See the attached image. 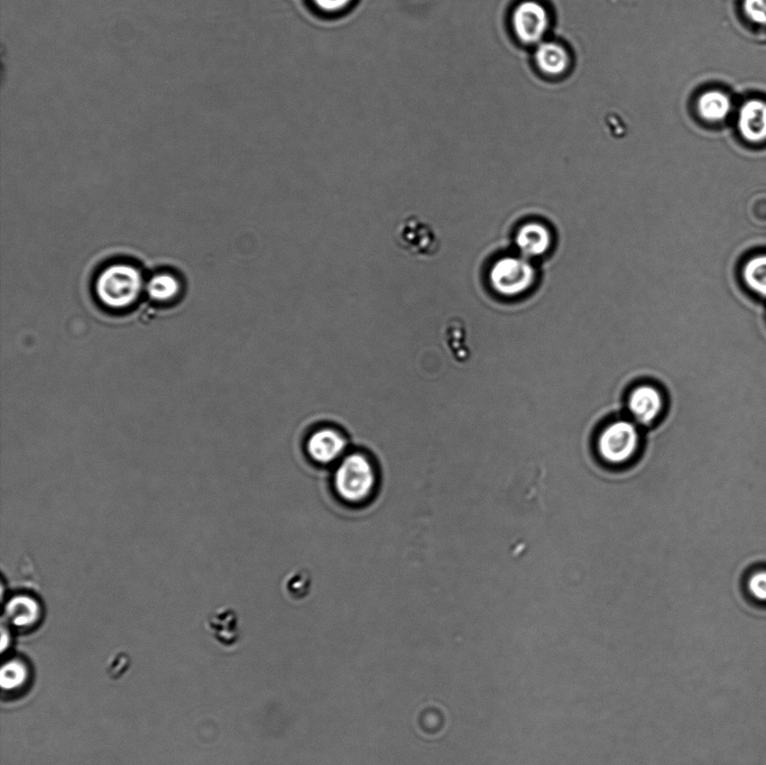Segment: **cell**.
I'll list each match as a JSON object with an SVG mask.
<instances>
[{"instance_id": "cell-6", "label": "cell", "mask_w": 766, "mask_h": 765, "mask_svg": "<svg viewBox=\"0 0 766 765\" xmlns=\"http://www.w3.org/2000/svg\"><path fill=\"white\" fill-rule=\"evenodd\" d=\"M549 23L547 9L534 0L520 4L513 13L514 32L524 43H539L548 32Z\"/></svg>"}, {"instance_id": "cell-3", "label": "cell", "mask_w": 766, "mask_h": 765, "mask_svg": "<svg viewBox=\"0 0 766 765\" xmlns=\"http://www.w3.org/2000/svg\"><path fill=\"white\" fill-rule=\"evenodd\" d=\"M535 275L537 273L528 258L506 256L493 265L489 281L498 294L514 298L531 289Z\"/></svg>"}, {"instance_id": "cell-2", "label": "cell", "mask_w": 766, "mask_h": 765, "mask_svg": "<svg viewBox=\"0 0 766 765\" xmlns=\"http://www.w3.org/2000/svg\"><path fill=\"white\" fill-rule=\"evenodd\" d=\"M375 482L373 465L359 454L347 457L338 468L335 478L339 495L352 503L365 501L372 494Z\"/></svg>"}, {"instance_id": "cell-11", "label": "cell", "mask_w": 766, "mask_h": 765, "mask_svg": "<svg viewBox=\"0 0 766 765\" xmlns=\"http://www.w3.org/2000/svg\"><path fill=\"white\" fill-rule=\"evenodd\" d=\"M515 242L523 257H539L548 252L551 246V234L542 224H526L520 228Z\"/></svg>"}, {"instance_id": "cell-5", "label": "cell", "mask_w": 766, "mask_h": 765, "mask_svg": "<svg viewBox=\"0 0 766 765\" xmlns=\"http://www.w3.org/2000/svg\"><path fill=\"white\" fill-rule=\"evenodd\" d=\"M640 435L629 421H616L602 432L598 439V450L606 463L622 465L633 458L638 451Z\"/></svg>"}, {"instance_id": "cell-10", "label": "cell", "mask_w": 766, "mask_h": 765, "mask_svg": "<svg viewBox=\"0 0 766 765\" xmlns=\"http://www.w3.org/2000/svg\"><path fill=\"white\" fill-rule=\"evenodd\" d=\"M346 442L340 433L323 429L313 433L308 442L310 456L321 464H329L343 454Z\"/></svg>"}, {"instance_id": "cell-17", "label": "cell", "mask_w": 766, "mask_h": 765, "mask_svg": "<svg viewBox=\"0 0 766 765\" xmlns=\"http://www.w3.org/2000/svg\"><path fill=\"white\" fill-rule=\"evenodd\" d=\"M743 276L751 290L766 298V255L753 257L747 262Z\"/></svg>"}, {"instance_id": "cell-21", "label": "cell", "mask_w": 766, "mask_h": 765, "mask_svg": "<svg viewBox=\"0 0 766 765\" xmlns=\"http://www.w3.org/2000/svg\"><path fill=\"white\" fill-rule=\"evenodd\" d=\"M7 643H11V638L8 637L6 630L3 629V633H2V651L3 652L7 649Z\"/></svg>"}, {"instance_id": "cell-7", "label": "cell", "mask_w": 766, "mask_h": 765, "mask_svg": "<svg viewBox=\"0 0 766 765\" xmlns=\"http://www.w3.org/2000/svg\"><path fill=\"white\" fill-rule=\"evenodd\" d=\"M663 408V396L657 387L642 385L636 387L630 395L629 409L640 425H651L659 418Z\"/></svg>"}, {"instance_id": "cell-4", "label": "cell", "mask_w": 766, "mask_h": 765, "mask_svg": "<svg viewBox=\"0 0 766 765\" xmlns=\"http://www.w3.org/2000/svg\"><path fill=\"white\" fill-rule=\"evenodd\" d=\"M395 242L406 254L420 260H430L441 250L436 228L414 215L403 219L396 228Z\"/></svg>"}, {"instance_id": "cell-12", "label": "cell", "mask_w": 766, "mask_h": 765, "mask_svg": "<svg viewBox=\"0 0 766 765\" xmlns=\"http://www.w3.org/2000/svg\"><path fill=\"white\" fill-rule=\"evenodd\" d=\"M208 629L215 639L226 647H232L239 640L237 614L232 608L221 607L209 616Z\"/></svg>"}, {"instance_id": "cell-9", "label": "cell", "mask_w": 766, "mask_h": 765, "mask_svg": "<svg viewBox=\"0 0 766 765\" xmlns=\"http://www.w3.org/2000/svg\"><path fill=\"white\" fill-rule=\"evenodd\" d=\"M5 617L9 624L16 629H32L39 623L42 608L38 601L30 595H16L9 599L5 606Z\"/></svg>"}, {"instance_id": "cell-16", "label": "cell", "mask_w": 766, "mask_h": 765, "mask_svg": "<svg viewBox=\"0 0 766 765\" xmlns=\"http://www.w3.org/2000/svg\"><path fill=\"white\" fill-rule=\"evenodd\" d=\"M27 680H29V668L21 660L6 662L0 672V685L5 691L21 689Z\"/></svg>"}, {"instance_id": "cell-8", "label": "cell", "mask_w": 766, "mask_h": 765, "mask_svg": "<svg viewBox=\"0 0 766 765\" xmlns=\"http://www.w3.org/2000/svg\"><path fill=\"white\" fill-rule=\"evenodd\" d=\"M737 124L746 141H766V103L759 99L746 101L738 115Z\"/></svg>"}, {"instance_id": "cell-18", "label": "cell", "mask_w": 766, "mask_h": 765, "mask_svg": "<svg viewBox=\"0 0 766 765\" xmlns=\"http://www.w3.org/2000/svg\"><path fill=\"white\" fill-rule=\"evenodd\" d=\"M743 5L751 21L766 26V0H744Z\"/></svg>"}, {"instance_id": "cell-20", "label": "cell", "mask_w": 766, "mask_h": 765, "mask_svg": "<svg viewBox=\"0 0 766 765\" xmlns=\"http://www.w3.org/2000/svg\"><path fill=\"white\" fill-rule=\"evenodd\" d=\"M749 588L751 593L755 598L760 599V601L766 602V573L765 571H762V573L755 574L751 579L749 583Z\"/></svg>"}, {"instance_id": "cell-15", "label": "cell", "mask_w": 766, "mask_h": 765, "mask_svg": "<svg viewBox=\"0 0 766 765\" xmlns=\"http://www.w3.org/2000/svg\"><path fill=\"white\" fill-rule=\"evenodd\" d=\"M145 292L155 303H171L180 296L181 283L177 276L169 272H161L146 281Z\"/></svg>"}, {"instance_id": "cell-13", "label": "cell", "mask_w": 766, "mask_h": 765, "mask_svg": "<svg viewBox=\"0 0 766 765\" xmlns=\"http://www.w3.org/2000/svg\"><path fill=\"white\" fill-rule=\"evenodd\" d=\"M538 67L549 76H559L569 67V54L564 46L555 42L541 43L535 52Z\"/></svg>"}, {"instance_id": "cell-1", "label": "cell", "mask_w": 766, "mask_h": 765, "mask_svg": "<svg viewBox=\"0 0 766 765\" xmlns=\"http://www.w3.org/2000/svg\"><path fill=\"white\" fill-rule=\"evenodd\" d=\"M146 288V281L133 264L113 263L101 270L95 282L96 297L101 306L124 311L135 306Z\"/></svg>"}, {"instance_id": "cell-14", "label": "cell", "mask_w": 766, "mask_h": 765, "mask_svg": "<svg viewBox=\"0 0 766 765\" xmlns=\"http://www.w3.org/2000/svg\"><path fill=\"white\" fill-rule=\"evenodd\" d=\"M732 100L724 92L710 90L698 99V113L707 122H722L732 112Z\"/></svg>"}, {"instance_id": "cell-19", "label": "cell", "mask_w": 766, "mask_h": 765, "mask_svg": "<svg viewBox=\"0 0 766 765\" xmlns=\"http://www.w3.org/2000/svg\"><path fill=\"white\" fill-rule=\"evenodd\" d=\"M318 11L328 15L343 13L354 3V0H311Z\"/></svg>"}]
</instances>
